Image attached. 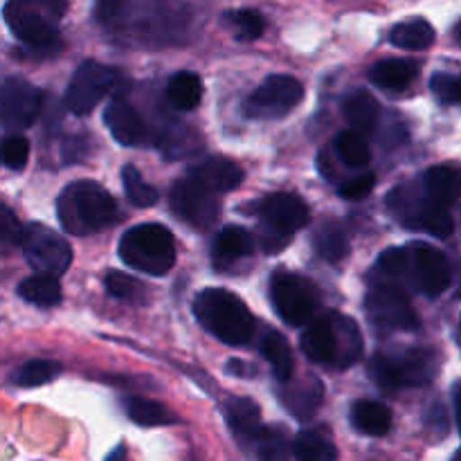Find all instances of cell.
<instances>
[{
    "mask_svg": "<svg viewBox=\"0 0 461 461\" xmlns=\"http://www.w3.org/2000/svg\"><path fill=\"white\" fill-rule=\"evenodd\" d=\"M59 221L72 234H90L115 221V201L102 185L77 180L68 185L57 203Z\"/></svg>",
    "mask_w": 461,
    "mask_h": 461,
    "instance_id": "6da1fadb",
    "label": "cell"
},
{
    "mask_svg": "<svg viewBox=\"0 0 461 461\" xmlns=\"http://www.w3.org/2000/svg\"><path fill=\"white\" fill-rule=\"evenodd\" d=\"M194 315L205 331L225 345H243L255 333V320L248 306L223 288H207L194 300Z\"/></svg>",
    "mask_w": 461,
    "mask_h": 461,
    "instance_id": "7a4b0ae2",
    "label": "cell"
},
{
    "mask_svg": "<svg viewBox=\"0 0 461 461\" xmlns=\"http://www.w3.org/2000/svg\"><path fill=\"white\" fill-rule=\"evenodd\" d=\"M68 9V0H7L5 21L23 43L36 50L59 45V21Z\"/></svg>",
    "mask_w": 461,
    "mask_h": 461,
    "instance_id": "3957f363",
    "label": "cell"
},
{
    "mask_svg": "<svg viewBox=\"0 0 461 461\" xmlns=\"http://www.w3.org/2000/svg\"><path fill=\"white\" fill-rule=\"evenodd\" d=\"M120 257L129 268L147 275H167L176 264L174 234L158 223L131 228L120 241Z\"/></svg>",
    "mask_w": 461,
    "mask_h": 461,
    "instance_id": "277c9868",
    "label": "cell"
},
{
    "mask_svg": "<svg viewBox=\"0 0 461 461\" xmlns=\"http://www.w3.org/2000/svg\"><path fill=\"white\" fill-rule=\"evenodd\" d=\"M25 259L39 275L61 277L72 264V248L66 239L41 223L27 225L21 241Z\"/></svg>",
    "mask_w": 461,
    "mask_h": 461,
    "instance_id": "5b68a950",
    "label": "cell"
},
{
    "mask_svg": "<svg viewBox=\"0 0 461 461\" xmlns=\"http://www.w3.org/2000/svg\"><path fill=\"white\" fill-rule=\"evenodd\" d=\"M270 300L279 318L288 324H309L315 315L318 297L311 284L300 275L277 270L270 279Z\"/></svg>",
    "mask_w": 461,
    "mask_h": 461,
    "instance_id": "8992f818",
    "label": "cell"
},
{
    "mask_svg": "<svg viewBox=\"0 0 461 461\" xmlns=\"http://www.w3.org/2000/svg\"><path fill=\"white\" fill-rule=\"evenodd\" d=\"M304 99V86L288 75H273L246 99L243 113L255 120H279Z\"/></svg>",
    "mask_w": 461,
    "mask_h": 461,
    "instance_id": "52a82bcc",
    "label": "cell"
},
{
    "mask_svg": "<svg viewBox=\"0 0 461 461\" xmlns=\"http://www.w3.org/2000/svg\"><path fill=\"white\" fill-rule=\"evenodd\" d=\"M117 84V72L97 61H84L72 75L66 93L68 111L75 115H88Z\"/></svg>",
    "mask_w": 461,
    "mask_h": 461,
    "instance_id": "ba28073f",
    "label": "cell"
},
{
    "mask_svg": "<svg viewBox=\"0 0 461 461\" xmlns=\"http://www.w3.org/2000/svg\"><path fill=\"white\" fill-rule=\"evenodd\" d=\"M171 207L185 223L196 230H210L221 212V201L214 192L194 178H183L171 187Z\"/></svg>",
    "mask_w": 461,
    "mask_h": 461,
    "instance_id": "9c48e42d",
    "label": "cell"
},
{
    "mask_svg": "<svg viewBox=\"0 0 461 461\" xmlns=\"http://www.w3.org/2000/svg\"><path fill=\"white\" fill-rule=\"evenodd\" d=\"M367 313L392 331H417L419 318L405 293L396 286H376L367 295Z\"/></svg>",
    "mask_w": 461,
    "mask_h": 461,
    "instance_id": "30bf717a",
    "label": "cell"
},
{
    "mask_svg": "<svg viewBox=\"0 0 461 461\" xmlns=\"http://www.w3.org/2000/svg\"><path fill=\"white\" fill-rule=\"evenodd\" d=\"M39 88L25 79H7L0 86V122L7 129H27L36 122L41 113Z\"/></svg>",
    "mask_w": 461,
    "mask_h": 461,
    "instance_id": "8fae6325",
    "label": "cell"
},
{
    "mask_svg": "<svg viewBox=\"0 0 461 461\" xmlns=\"http://www.w3.org/2000/svg\"><path fill=\"white\" fill-rule=\"evenodd\" d=\"M408 257L417 286L423 295L439 297L441 293L448 291L450 282H453V273H450V264L444 252L426 246V243H417L408 252Z\"/></svg>",
    "mask_w": 461,
    "mask_h": 461,
    "instance_id": "7c38bea8",
    "label": "cell"
},
{
    "mask_svg": "<svg viewBox=\"0 0 461 461\" xmlns=\"http://www.w3.org/2000/svg\"><path fill=\"white\" fill-rule=\"evenodd\" d=\"M259 214L261 223L270 225V228L279 230V232L291 234V237L295 230L304 228L309 223V207L295 194H270V196L261 201Z\"/></svg>",
    "mask_w": 461,
    "mask_h": 461,
    "instance_id": "4fadbf2b",
    "label": "cell"
},
{
    "mask_svg": "<svg viewBox=\"0 0 461 461\" xmlns=\"http://www.w3.org/2000/svg\"><path fill=\"white\" fill-rule=\"evenodd\" d=\"M104 122H106L113 138L120 144H124V147L142 144L144 138H147L142 117L135 113V108L126 99H113L106 106V111H104Z\"/></svg>",
    "mask_w": 461,
    "mask_h": 461,
    "instance_id": "5bb4252c",
    "label": "cell"
},
{
    "mask_svg": "<svg viewBox=\"0 0 461 461\" xmlns=\"http://www.w3.org/2000/svg\"><path fill=\"white\" fill-rule=\"evenodd\" d=\"M189 178L201 183L214 194L232 192L243 183V169L237 162L228 160V158H210V160L201 162L189 171Z\"/></svg>",
    "mask_w": 461,
    "mask_h": 461,
    "instance_id": "9a60e30c",
    "label": "cell"
},
{
    "mask_svg": "<svg viewBox=\"0 0 461 461\" xmlns=\"http://www.w3.org/2000/svg\"><path fill=\"white\" fill-rule=\"evenodd\" d=\"M322 383L315 376H304L300 381H286V387L282 390V403L291 410L293 417L311 419L315 410L322 405Z\"/></svg>",
    "mask_w": 461,
    "mask_h": 461,
    "instance_id": "2e32d148",
    "label": "cell"
},
{
    "mask_svg": "<svg viewBox=\"0 0 461 461\" xmlns=\"http://www.w3.org/2000/svg\"><path fill=\"white\" fill-rule=\"evenodd\" d=\"M302 351L313 363H331L338 356L336 324L331 320H311L302 333Z\"/></svg>",
    "mask_w": 461,
    "mask_h": 461,
    "instance_id": "e0dca14e",
    "label": "cell"
},
{
    "mask_svg": "<svg viewBox=\"0 0 461 461\" xmlns=\"http://www.w3.org/2000/svg\"><path fill=\"white\" fill-rule=\"evenodd\" d=\"M223 414L228 421L230 430L237 435V439L250 441L259 435L261 426V412L259 405L250 399H239V396H230L223 401Z\"/></svg>",
    "mask_w": 461,
    "mask_h": 461,
    "instance_id": "ac0fdd59",
    "label": "cell"
},
{
    "mask_svg": "<svg viewBox=\"0 0 461 461\" xmlns=\"http://www.w3.org/2000/svg\"><path fill=\"white\" fill-rule=\"evenodd\" d=\"M419 66L410 59H385L372 66L369 79L383 90H403L417 79Z\"/></svg>",
    "mask_w": 461,
    "mask_h": 461,
    "instance_id": "d6986e66",
    "label": "cell"
},
{
    "mask_svg": "<svg viewBox=\"0 0 461 461\" xmlns=\"http://www.w3.org/2000/svg\"><path fill=\"white\" fill-rule=\"evenodd\" d=\"M252 250H255V239H252V234L248 230L239 228V225H230L216 239L214 264L219 268H223V266H230L234 261L250 257Z\"/></svg>",
    "mask_w": 461,
    "mask_h": 461,
    "instance_id": "ffe728a7",
    "label": "cell"
},
{
    "mask_svg": "<svg viewBox=\"0 0 461 461\" xmlns=\"http://www.w3.org/2000/svg\"><path fill=\"white\" fill-rule=\"evenodd\" d=\"M401 387L423 385L435 374V356L426 349H410L403 356H392Z\"/></svg>",
    "mask_w": 461,
    "mask_h": 461,
    "instance_id": "44dd1931",
    "label": "cell"
},
{
    "mask_svg": "<svg viewBox=\"0 0 461 461\" xmlns=\"http://www.w3.org/2000/svg\"><path fill=\"white\" fill-rule=\"evenodd\" d=\"M259 349L264 354V358L268 360L270 369L277 376V381H291L293 372H295V360H293V351L286 338L275 331V329H266L264 336H261Z\"/></svg>",
    "mask_w": 461,
    "mask_h": 461,
    "instance_id": "7402d4cb",
    "label": "cell"
},
{
    "mask_svg": "<svg viewBox=\"0 0 461 461\" xmlns=\"http://www.w3.org/2000/svg\"><path fill=\"white\" fill-rule=\"evenodd\" d=\"M378 115H381V106L367 90H356L345 99V117L354 126L356 133L374 131V126L378 124Z\"/></svg>",
    "mask_w": 461,
    "mask_h": 461,
    "instance_id": "603a6c76",
    "label": "cell"
},
{
    "mask_svg": "<svg viewBox=\"0 0 461 461\" xmlns=\"http://www.w3.org/2000/svg\"><path fill=\"white\" fill-rule=\"evenodd\" d=\"M351 421L363 435L383 437L392 428V412L376 401H358L351 410Z\"/></svg>",
    "mask_w": 461,
    "mask_h": 461,
    "instance_id": "cb8c5ba5",
    "label": "cell"
},
{
    "mask_svg": "<svg viewBox=\"0 0 461 461\" xmlns=\"http://www.w3.org/2000/svg\"><path fill=\"white\" fill-rule=\"evenodd\" d=\"M426 192L428 201L439 203L444 207L453 205L461 192L459 174L450 167H432L426 174Z\"/></svg>",
    "mask_w": 461,
    "mask_h": 461,
    "instance_id": "d4e9b609",
    "label": "cell"
},
{
    "mask_svg": "<svg viewBox=\"0 0 461 461\" xmlns=\"http://www.w3.org/2000/svg\"><path fill=\"white\" fill-rule=\"evenodd\" d=\"M313 246L322 259L329 264H338L349 255V239H347L345 230L336 223V221H324L318 230L313 232Z\"/></svg>",
    "mask_w": 461,
    "mask_h": 461,
    "instance_id": "484cf974",
    "label": "cell"
},
{
    "mask_svg": "<svg viewBox=\"0 0 461 461\" xmlns=\"http://www.w3.org/2000/svg\"><path fill=\"white\" fill-rule=\"evenodd\" d=\"M167 97L178 111H194L203 99V81L194 72H178L169 79Z\"/></svg>",
    "mask_w": 461,
    "mask_h": 461,
    "instance_id": "4316f807",
    "label": "cell"
},
{
    "mask_svg": "<svg viewBox=\"0 0 461 461\" xmlns=\"http://www.w3.org/2000/svg\"><path fill=\"white\" fill-rule=\"evenodd\" d=\"M18 295L25 302L36 306H54L61 302V284L57 277L50 275H32V277L23 279L18 286Z\"/></svg>",
    "mask_w": 461,
    "mask_h": 461,
    "instance_id": "83f0119b",
    "label": "cell"
},
{
    "mask_svg": "<svg viewBox=\"0 0 461 461\" xmlns=\"http://www.w3.org/2000/svg\"><path fill=\"white\" fill-rule=\"evenodd\" d=\"M390 41L401 50H426L435 43V30L423 18L399 23L390 32Z\"/></svg>",
    "mask_w": 461,
    "mask_h": 461,
    "instance_id": "f1b7e54d",
    "label": "cell"
},
{
    "mask_svg": "<svg viewBox=\"0 0 461 461\" xmlns=\"http://www.w3.org/2000/svg\"><path fill=\"white\" fill-rule=\"evenodd\" d=\"M297 461H338V448L318 432H300L293 441Z\"/></svg>",
    "mask_w": 461,
    "mask_h": 461,
    "instance_id": "f546056e",
    "label": "cell"
},
{
    "mask_svg": "<svg viewBox=\"0 0 461 461\" xmlns=\"http://www.w3.org/2000/svg\"><path fill=\"white\" fill-rule=\"evenodd\" d=\"M252 446H255L259 461H288V455L293 450L286 432L279 428H261L259 435L252 439Z\"/></svg>",
    "mask_w": 461,
    "mask_h": 461,
    "instance_id": "4dcf8cb0",
    "label": "cell"
},
{
    "mask_svg": "<svg viewBox=\"0 0 461 461\" xmlns=\"http://www.w3.org/2000/svg\"><path fill=\"white\" fill-rule=\"evenodd\" d=\"M336 151L345 165L356 167V169H360V167H367L369 160H372L369 144L365 142L363 135L356 133V131H345V133L338 135Z\"/></svg>",
    "mask_w": 461,
    "mask_h": 461,
    "instance_id": "1f68e13d",
    "label": "cell"
},
{
    "mask_svg": "<svg viewBox=\"0 0 461 461\" xmlns=\"http://www.w3.org/2000/svg\"><path fill=\"white\" fill-rule=\"evenodd\" d=\"M417 216H419L417 225H421L426 232L435 234V237H441V239L450 237V232H453L455 228V221L453 216L448 214V207L439 205V203L426 201Z\"/></svg>",
    "mask_w": 461,
    "mask_h": 461,
    "instance_id": "d6a6232c",
    "label": "cell"
},
{
    "mask_svg": "<svg viewBox=\"0 0 461 461\" xmlns=\"http://www.w3.org/2000/svg\"><path fill=\"white\" fill-rule=\"evenodd\" d=\"M122 183H124L126 196H129V201L133 203V205L151 207L158 203V189L151 187L133 165H126L124 169H122Z\"/></svg>",
    "mask_w": 461,
    "mask_h": 461,
    "instance_id": "836d02e7",
    "label": "cell"
},
{
    "mask_svg": "<svg viewBox=\"0 0 461 461\" xmlns=\"http://www.w3.org/2000/svg\"><path fill=\"white\" fill-rule=\"evenodd\" d=\"M59 372H61V365L52 363V360H30V363L16 369L14 383L21 387H39L54 381L59 376Z\"/></svg>",
    "mask_w": 461,
    "mask_h": 461,
    "instance_id": "e575fe53",
    "label": "cell"
},
{
    "mask_svg": "<svg viewBox=\"0 0 461 461\" xmlns=\"http://www.w3.org/2000/svg\"><path fill=\"white\" fill-rule=\"evenodd\" d=\"M336 336H338L336 360L340 367H347V365H351L354 360H358V356H360V347H363V342H360V333H358V329L354 327V322H351V320L338 318Z\"/></svg>",
    "mask_w": 461,
    "mask_h": 461,
    "instance_id": "d590c367",
    "label": "cell"
},
{
    "mask_svg": "<svg viewBox=\"0 0 461 461\" xmlns=\"http://www.w3.org/2000/svg\"><path fill=\"white\" fill-rule=\"evenodd\" d=\"M225 21L232 27L234 36L239 41H257L264 34V16L255 9H237V12L225 14Z\"/></svg>",
    "mask_w": 461,
    "mask_h": 461,
    "instance_id": "8d00e7d4",
    "label": "cell"
},
{
    "mask_svg": "<svg viewBox=\"0 0 461 461\" xmlns=\"http://www.w3.org/2000/svg\"><path fill=\"white\" fill-rule=\"evenodd\" d=\"M126 412H129L131 421L140 423V426H165V423L174 421V417L160 403L147 399H129Z\"/></svg>",
    "mask_w": 461,
    "mask_h": 461,
    "instance_id": "74e56055",
    "label": "cell"
},
{
    "mask_svg": "<svg viewBox=\"0 0 461 461\" xmlns=\"http://www.w3.org/2000/svg\"><path fill=\"white\" fill-rule=\"evenodd\" d=\"M30 158V142L23 135H7L0 140V162L7 169H23Z\"/></svg>",
    "mask_w": 461,
    "mask_h": 461,
    "instance_id": "f35d334b",
    "label": "cell"
},
{
    "mask_svg": "<svg viewBox=\"0 0 461 461\" xmlns=\"http://www.w3.org/2000/svg\"><path fill=\"white\" fill-rule=\"evenodd\" d=\"M23 232H25V225L18 221V216L5 203H0V241L21 246Z\"/></svg>",
    "mask_w": 461,
    "mask_h": 461,
    "instance_id": "ab89813d",
    "label": "cell"
},
{
    "mask_svg": "<svg viewBox=\"0 0 461 461\" xmlns=\"http://www.w3.org/2000/svg\"><path fill=\"white\" fill-rule=\"evenodd\" d=\"M104 286H106V291L111 293L113 297H117V300H133L140 293V286H142V284H138L133 277H129V275L124 273H108Z\"/></svg>",
    "mask_w": 461,
    "mask_h": 461,
    "instance_id": "60d3db41",
    "label": "cell"
},
{
    "mask_svg": "<svg viewBox=\"0 0 461 461\" xmlns=\"http://www.w3.org/2000/svg\"><path fill=\"white\" fill-rule=\"evenodd\" d=\"M378 266H381L383 273L390 275V277H403L410 270V257L408 252L401 250V248H390V250H385L381 255Z\"/></svg>",
    "mask_w": 461,
    "mask_h": 461,
    "instance_id": "b9f144b4",
    "label": "cell"
},
{
    "mask_svg": "<svg viewBox=\"0 0 461 461\" xmlns=\"http://www.w3.org/2000/svg\"><path fill=\"white\" fill-rule=\"evenodd\" d=\"M257 243H259V248L264 252H268V255H275V252L284 250V248L291 243V234L286 232H279V230L270 228V225L261 223L259 230H257Z\"/></svg>",
    "mask_w": 461,
    "mask_h": 461,
    "instance_id": "7bdbcfd3",
    "label": "cell"
},
{
    "mask_svg": "<svg viewBox=\"0 0 461 461\" xmlns=\"http://www.w3.org/2000/svg\"><path fill=\"white\" fill-rule=\"evenodd\" d=\"M374 185H376V176H374L372 171H367V174L347 180L340 187V196L347 198V201H360V198H365L372 192Z\"/></svg>",
    "mask_w": 461,
    "mask_h": 461,
    "instance_id": "ee69618b",
    "label": "cell"
},
{
    "mask_svg": "<svg viewBox=\"0 0 461 461\" xmlns=\"http://www.w3.org/2000/svg\"><path fill=\"white\" fill-rule=\"evenodd\" d=\"M430 88L441 104H455V75L439 72V75L432 77Z\"/></svg>",
    "mask_w": 461,
    "mask_h": 461,
    "instance_id": "f6af8a7d",
    "label": "cell"
},
{
    "mask_svg": "<svg viewBox=\"0 0 461 461\" xmlns=\"http://www.w3.org/2000/svg\"><path fill=\"white\" fill-rule=\"evenodd\" d=\"M106 461H126V446H117V448L108 455Z\"/></svg>",
    "mask_w": 461,
    "mask_h": 461,
    "instance_id": "bcb514c9",
    "label": "cell"
},
{
    "mask_svg": "<svg viewBox=\"0 0 461 461\" xmlns=\"http://www.w3.org/2000/svg\"><path fill=\"white\" fill-rule=\"evenodd\" d=\"M455 412H457V426L461 432V390L457 392V396H455Z\"/></svg>",
    "mask_w": 461,
    "mask_h": 461,
    "instance_id": "7dc6e473",
    "label": "cell"
},
{
    "mask_svg": "<svg viewBox=\"0 0 461 461\" xmlns=\"http://www.w3.org/2000/svg\"><path fill=\"white\" fill-rule=\"evenodd\" d=\"M455 102L461 104V77H455Z\"/></svg>",
    "mask_w": 461,
    "mask_h": 461,
    "instance_id": "c3c4849f",
    "label": "cell"
},
{
    "mask_svg": "<svg viewBox=\"0 0 461 461\" xmlns=\"http://www.w3.org/2000/svg\"><path fill=\"white\" fill-rule=\"evenodd\" d=\"M455 39H457L461 43V21L457 23V25H455Z\"/></svg>",
    "mask_w": 461,
    "mask_h": 461,
    "instance_id": "681fc988",
    "label": "cell"
},
{
    "mask_svg": "<svg viewBox=\"0 0 461 461\" xmlns=\"http://www.w3.org/2000/svg\"><path fill=\"white\" fill-rule=\"evenodd\" d=\"M455 461H461V455H459V457H457V459H455Z\"/></svg>",
    "mask_w": 461,
    "mask_h": 461,
    "instance_id": "f907efd6",
    "label": "cell"
}]
</instances>
